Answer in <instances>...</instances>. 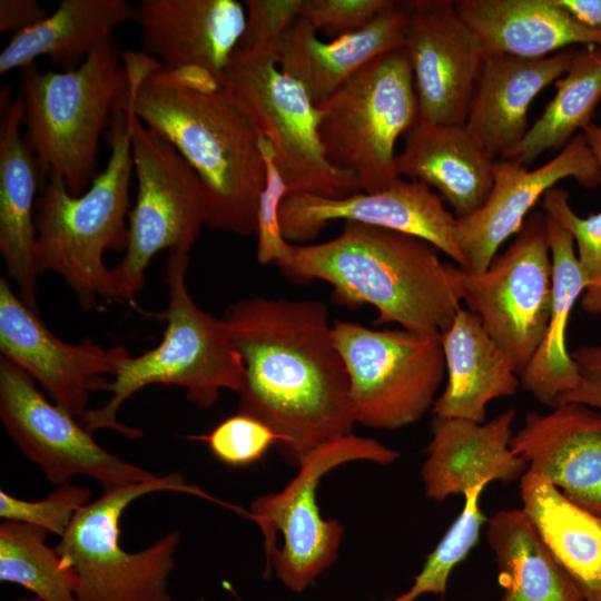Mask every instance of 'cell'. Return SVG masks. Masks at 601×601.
Returning <instances> with one entry per match:
<instances>
[{"label": "cell", "instance_id": "1", "mask_svg": "<svg viewBox=\"0 0 601 601\" xmlns=\"http://www.w3.org/2000/svg\"><path fill=\"white\" fill-rule=\"evenodd\" d=\"M224 319L244 366L239 412L274 431L288 464L352 434L349 378L325 303L255 296Z\"/></svg>", "mask_w": 601, "mask_h": 601}, {"label": "cell", "instance_id": "2", "mask_svg": "<svg viewBox=\"0 0 601 601\" xmlns=\"http://www.w3.org/2000/svg\"><path fill=\"white\" fill-rule=\"evenodd\" d=\"M129 76L127 106L136 118L185 158L206 197V226L249 236L266 183L259 135L221 88L201 90L176 81L145 52L122 55Z\"/></svg>", "mask_w": 601, "mask_h": 601}, {"label": "cell", "instance_id": "3", "mask_svg": "<svg viewBox=\"0 0 601 601\" xmlns=\"http://www.w3.org/2000/svg\"><path fill=\"white\" fill-rule=\"evenodd\" d=\"M277 266L297 282L321 279L336 300L370 304L377 323H395L420 333L447 329L461 308L451 275L430 243L392 229L344 221L335 238L292 245Z\"/></svg>", "mask_w": 601, "mask_h": 601}, {"label": "cell", "instance_id": "4", "mask_svg": "<svg viewBox=\"0 0 601 601\" xmlns=\"http://www.w3.org/2000/svg\"><path fill=\"white\" fill-rule=\"evenodd\" d=\"M110 120V155L89 187L72 195L60 177L50 175L41 184L36 205L40 274H58L86 309L95 308L100 299H116L104 257L108 250L126 249L128 240L134 171L130 109H116Z\"/></svg>", "mask_w": 601, "mask_h": 601}, {"label": "cell", "instance_id": "5", "mask_svg": "<svg viewBox=\"0 0 601 601\" xmlns=\"http://www.w3.org/2000/svg\"><path fill=\"white\" fill-rule=\"evenodd\" d=\"M189 253L169 252L166 260L168 306L164 312L166 329L161 342L138 356L118 346L114 380L106 390L107 403L88 410L81 424L90 433L110 428L130 439L140 430L121 424V405L141 388L152 384L185 388L189 401L208 408L223 390L238 394L244 386V366L235 348L226 321L204 312L190 297L186 285Z\"/></svg>", "mask_w": 601, "mask_h": 601}, {"label": "cell", "instance_id": "6", "mask_svg": "<svg viewBox=\"0 0 601 601\" xmlns=\"http://www.w3.org/2000/svg\"><path fill=\"white\" fill-rule=\"evenodd\" d=\"M129 91L114 38L97 47L72 70H21L19 97L26 140L37 157L41 184L60 177L72 195L95 178L100 136Z\"/></svg>", "mask_w": 601, "mask_h": 601}, {"label": "cell", "instance_id": "7", "mask_svg": "<svg viewBox=\"0 0 601 601\" xmlns=\"http://www.w3.org/2000/svg\"><path fill=\"white\" fill-rule=\"evenodd\" d=\"M162 491L228 506L178 472L104 492L77 512L55 548L75 574L78 601H173L168 580L181 533L170 531L138 552H128L120 543L124 511L137 499Z\"/></svg>", "mask_w": 601, "mask_h": 601}, {"label": "cell", "instance_id": "8", "mask_svg": "<svg viewBox=\"0 0 601 601\" xmlns=\"http://www.w3.org/2000/svg\"><path fill=\"white\" fill-rule=\"evenodd\" d=\"M324 154L351 175L362 193L390 187L397 173L395 146L420 119L405 48L385 52L317 106Z\"/></svg>", "mask_w": 601, "mask_h": 601}, {"label": "cell", "instance_id": "9", "mask_svg": "<svg viewBox=\"0 0 601 601\" xmlns=\"http://www.w3.org/2000/svg\"><path fill=\"white\" fill-rule=\"evenodd\" d=\"M220 86L270 142L288 194L342 198L361 193L354 178L326 158L317 107L303 85L280 69L273 49H237Z\"/></svg>", "mask_w": 601, "mask_h": 601}, {"label": "cell", "instance_id": "10", "mask_svg": "<svg viewBox=\"0 0 601 601\" xmlns=\"http://www.w3.org/2000/svg\"><path fill=\"white\" fill-rule=\"evenodd\" d=\"M398 453L378 441L349 434L326 443L303 457L298 473L279 492L253 500L246 518L264 538L265 570L270 568L290 591L302 592L337 559L344 528L325 520L317 504V487L333 469L353 461L387 465Z\"/></svg>", "mask_w": 601, "mask_h": 601}, {"label": "cell", "instance_id": "11", "mask_svg": "<svg viewBox=\"0 0 601 601\" xmlns=\"http://www.w3.org/2000/svg\"><path fill=\"white\" fill-rule=\"evenodd\" d=\"M130 112L138 187L128 216L126 254L111 268L116 299L127 302L144 287L151 259L164 249L189 253L207 218L205 190L195 170L171 144Z\"/></svg>", "mask_w": 601, "mask_h": 601}, {"label": "cell", "instance_id": "12", "mask_svg": "<svg viewBox=\"0 0 601 601\" xmlns=\"http://www.w3.org/2000/svg\"><path fill=\"white\" fill-rule=\"evenodd\" d=\"M333 337L348 374L356 423L396 430L434 405L446 373L441 334L335 321Z\"/></svg>", "mask_w": 601, "mask_h": 601}, {"label": "cell", "instance_id": "13", "mask_svg": "<svg viewBox=\"0 0 601 601\" xmlns=\"http://www.w3.org/2000/svg\"><path fill=\"white\" fill-rule=\"evenodd\" d=\"M460 302L483 327L521 375L546 329L552 305V259L548 217H526L508 249L482 273L450 267Z\"/></svg>", "mask_w": 601, "mask_h": 601}, {"label": "cell", "instance_id": "14", "mask_svg": "<svg viewBox=\"0 0 601 601\" xmlns=\"http://www.w3.org/2000/svg\"><path fill=\"white\" fill-rule=\"evenodd\" d=\"M0 418L11 440L52 484L86 475L108 492L158 476L101 447L75 416L48 400L23 370L2 356Z\"/></svg>", "mask_w": 601, "mask_h": 601}, {"label": "cell", "instance_id": "15", "mask_svg": "<svg viewBox=\"0 0 601 601\" xmlns=\"http://www.w3.org/2000/svg\"><path fill=\"white\" fill-rule=\"evenodd\" d=\"M355 221L418 237L466 268L456 242L457 217L427 185L397 178L376 193L331 198L311 193H289L279 207V226L288 243L315 238L331 221Z\"/></svg>", "mask_w": 601, "mask_h": 601}, {"label": "cell", "instance_id": "16", "mask_svg": "<svg viewBox=\"0 0 601 601\" xmlns=\"http://www.w3.org/2000/svg\"><path fill=\"white\" fill-rule=\"evenodd\" d=\"M420 121L464 124L485 53L452 0L403 1Z\"/></svg>", "mask_w": 601, "mask_h": 601}, {"label": "cell", "instance_id": "17", "mask_svg": "<svg viewBox=\"0 0 601 601\" xmlns=\"http://www.w3.org/2000/svg\"><path fill=\"white\" fill-rule=\"evenodd\" d=\"M0 352L39 383L55 404L82 417L90 393L106 390L102 375L114 374L118 346L107 349L90 338L78 344L61 341L1 277Z\"/></svg>", "mask_w": 601, "mask_h": 601}, {"label": "cell", "instance_id": "18", "mask_svg": "<svg viewBox=\"0 0 601 601\" xmlns=\"http://www.w3.org/2000/svg\"><path fill=\"white\" fill-rule=\"evenodd\" d=\"M565 178L585 188L601 185L600 168L581 132L554 158L531 170L511 159L495 160L486 200L471 215L457 218L455 236L465 269L486 270L500 246L521 230L534 205Z\"/></svg>", "mask_w": 601, "mask_h": 601}, {"label": "cell", "instance_id": "19", "mask_svg": "<svg viewBox=\"0 0 601 601\" xmlns=\"http://www.w3.org/2000/svg\"><path fill=\"white\" fill-rule=\"evenodd\" d=\"M510 447L528 470L568 499L601 516V412L564 403L548 414L531 412Z\"/></svg>", "mask_w": 601, "mask_h": 601}, {"label": "cell", "instance_id": "20", "mask_svg": "<svg viewBox=\"0 0 601 601\" xmlns=\"http://www.w3.org/2000/svg\"><path fill=\"white\" fill-rule=\"evenodd\" d=\"M134 21L142 52L164 68L196 66L220 80L243 37L246 10L237 0H140Z\"/></svg>", "mask_w": 601, "mask_h": 601}, {"label": "cell", "instance_id": "21", "mask_svg": "<svg viewBox=\"0 0 601 601\" xmlns=\"http://www.w3.org/2000/svg\"><path fill=\"white\" fill-rule=\"evenodd\" d=\"M19 96L1 95L0 120V253L7 276L23 303L39 314L37 282L36 194L41 174L36 155L21 135Z\"/></svg>", "mask_w": 601, "mask_h": 601}, {"label": "cell", "instance_id": "22", "mask_svg": "<svg viewBox=\"0 0 601 601\" xmlns=\"http://www.w3.org/2000/svg\"><path fill=\"white\" fill-rule=\"evenodd\" d=\"M406 29L405 6L393 1L363 29L332 41L321 40L299 19L277 40L273 52L280 69L303 85L317 107L375 58L403 48Z\"/></svg>", "mask_w": 601, "mask_h": 601}, {"label": "cell", "instance_id": "23", "mask_svg": "<svg viewBox=\"0 0 601 601\" xmlns=\"http://www.w3.org/2000/svg\"><path fill=\"white\" fill-rule=\"evenodd\" d=\"M574 49L540 59L485 56L464 126L492 159L504 158L524 138L530 105L568 71Z\"/></svg>", "mask_w": 601, "mask_h": 601}, {"label": "cell", "instance_id": "24", "mask_svg": "<svg viewBox=\"0 0 601 601\" xmlns=\"http://www.w3.org/2000/svg\"><path fill=\"white\" fill-rule=\"evenodd\" d=\"M514 416V410L486 423L435 416L421 470L425 495L443 501L482 483L521 479L528 464L510 447Z\"/></svg>", "mask_w": 601, "mask_h": 601}, {"label": "cell", "instance_id": "25", "mask_svg": "<svg viewBox=\"0 0 601 601\" xmlns=\"http://www.w3.org/2000/svg\"><path fill=\"white\" fill-rule=\"evenodd\" d=\"M494 161L464 124L418 120L405 135L396 166L400 177L434 187L462 218L486 200Z\"/></svg>", "mask_w": 601, "mask_h": 601}, {"label": "cell", "instance_id": "26", "mask_svg": "<svg viewBox=\"0 0 601 601\" xmlns=\"http://www.w3.org/2000/svg\"><path fill=\"white\" fill-rule=\"evenodd\" d=\"M454 4L485 56L540 59L574 46L601 45V31L579 23L556 0H457Z\"/></svg>", "mask_w": 601, "mask_h": 601}, {"label": "cell", "instance_id": "27", "mask_svg": "<svg viewBox=\"0 0 601 601\" xmlns=\"http://www.w3.org/2000/svg\"><path fill=\"white\" fill-rule=\"evenodd\" d=\"M441 342L447 382L434 402L435 416L483 423L486 405L515 394L521 384L510 359L477 315L462 307Z\"/></svg>", "mask_w": 601, "mask_h": 601}, {"label": "cell", "instance_id": "28", "mask_svg": "<svg viewBox=\"0 0 601 601\" xmlns=\"http://www.w3.org/2000/svg\"><path fill=\"white\" fill-rule=\"evenodd\" d=\"M134 17L135 4L127 0H63L41 22L12 35L0 53V75L22 70L40 57L72 70Z\"/></svg>", "mask_w": 601, "mask_h": 601}, {"label": "cell", "instance_id": "29", "mask_svg": "<svg viewBox=\"0 0 601 601\" xmlns=\"http://www.w3.org/2000/svg\"><path fill=\"white\" fill-rule=\"evenodd\" d=\"M548 240L552 259L551 313L543 338L521 373L520 382L540 403L554 407L558 398L579 382L565 336L573 306L588 284L572 235L549 217Z\"/></svg>", "mask_w": 601, "mask_h": 601}, {"label": "cell", "instance_id": "30", "mask_svg": "<svg viewBox=\"0 0 601 601\" xmlns=\"http://www.w3.org/2000/svg\"><path fill=\"white\" fill-rule=\"evenodd\" d=\"M523 511L585 600L601 599V516L526 472L520 479Z\"/></svg>", "mask_w": 601, "mask_h": 601}, {"label": "cell", "instance_id": "31", "mask_svg": "<svg viewBox=\"0 0 601 601\" xmlns=\"http://www.w3.org/2000/svg\"><path fill=\"white\" fill-rule=\"evenodd\" d=\"M486 539L503 588L499 601H585L523 509L493 514L487 520Z\"/></svg>", "mask_w": 601, "mask_h": 601}, {"label": "cell", "instance_id": "32", "mask_svg": "<svg viewBox=\"0 0 601 601\" xmlns=\"http://www.w3.org/2000/svg\"><path fill=\"white\" fill-rule=\"evenodd\" d=\"M542 115L504 158L529 167L541 154L562 149L591 122L601 101V45L581 46Z\"/></svg>", "mask_w": 601, "mask_h": 601}, {"label": "cell", "instance_id": "33", "mask_svg": "<svg viewBox=\"0 0 601 601\" xmlns=\"http://www.w3.org/2000/svg\"><path fill=\"white\" fill-rule=\"evenodd\" d=\"M49 534L37 525L2 522L0 581L19 584L42 601H78L75 574L46 544Z\"/></svg>", "mask_w": 601, "mask_h": 601}, {"label": "cell", "instance_id": "34", "mask_svg": "<svg viewBox=\"0 0 601 601\" xmlns=\"http://www.w3.org/2000/svg\"><path fill=\"white\" fill-rule=\"evenodd\" d=\"M486 485L479 484L464 493L462 512L430 553L413 584L405 592L386 601H416L424 594L445 598L451 572L476 544L481 528L486 521L480 505L481 494Z\"/></svg>", "mask_w": 601, "mask_h": 601}, {"label": "cell", "instance_id": "35", "mask_svg": "<svg viewBox=\"0 0 601 601\" xmlns=\"http://www.w3.org/2000/svg\"><path fill=\"white\" fill-rule=\"evenodd\" d=\"M543 213L573 237L577 258L588 287L582 295L581 306L591 315L601 314V211L587 217L578 215L570 204L566 190L553 187L542 198Z\"/></svg>", "mask_w": 601, "mask_h": 601}, {"label": "cell", "instance_id": "36", "mask_svg": "<svg viewBox=\"0 0 601 601\" xmlns=\"http://www.w3.org/2000/svg\"><path fill=\"white\" fill-rule=\"evenodd\" d=\"M91 501L88 487L63 483L40 501H27L0 491V516L4 521L40 526L50 534H65L77 512Z\"/></svg>", "mask_w": 601, "mask_h": 601}, {"label": "cell", "instance_id": "37", "mask_svg": "<svg viewBox=\"0 0 601 601\" xmlns=\"http://www.w3.org/2000/svg\"><path fill=\"white\" fill-rule=\"evenodd\" d=\"M193 439L205 441L217 460L231 466L259 461L278 440L268 425L240 412L218 423L209 433Z\"/></svg>", "mask_w": 601, "mask_h": 601}, {"label": "cell", "instance_id": "38", "mask_svg": "<svg viewBox=\"0 0 601 601\" xmlns=\"http://www.w3.org/2000/svg\"><path fill=\"white\" fill-rule=\"evenodd\" d=\"M259 144L267 175L257 210L256 258L262 265H278L288 256L292 247V244L284 238L279 226V207L288 190L276 168L270 142L260 137Z\"/></svg>", "mask_w": 601, "mask_h": 601}, {"label": "cell", "instance_id": "39", "mask_svg": "<svg viewBox=\"0 0 601 601\" xmlns=\"http://www.w3.org/2000/svg\"><path fill=\"white\" fill-rule=\"evenodd\" d=\"M393 0H304L300 19L316 32L341 37L363 29Z\"/></svg>", "mask_w": 601, "mask_h": 601}, {"label": "cell", "instance_id": "40", "mask_svg": "<svg viewBox=\"0 0 601 601\" xmlns=\"http://www.w3.org/2000/svg\"><path fill=\"white\" fill-rule=\"evenodd\" d=\"M304 0H246V24L238 50L273 49L300 19Z\"/></svg>", "mask_w": 601, "mask_h": 601}, {"label": "cell", "instance_id": "41", "mask_svg": "<svg viewBox=\"0 0 601 601\" xmlns=\"http://www.w3.org/2000/svg\"><path fill=\"white\" fill-rule=\"evenodd\" d=\"M571 357L579 372V382L558 398L556 405L579 403L601 412V344L581 346L571 353Z\"/></svg>", "mask_w": 601, "mask_h": 601}, {"label": "cell", "instance_id": "42", "mask_svg": "<svg viewBox=\"0 0 601 601\" xmlns=\"http://www.w3.org/2000/svg\"><path fill=\"white\" fill-rule=\"evenodd\" d=\"M48 14L37 0H1L0 31H23L41 22Z\"/></svg>", "mask_w": 601, "mask_h": 601}, {"label": "cell", "instance_id": "43", "mask_svg": "<svg viewBox=\"0 0 601 601\" xmlns=\"http://www.w3.org/2000/svg\"><path fill=\"white\" fill-rule=\"evenodd\" d=\"M579 23L601 31V0H556Z\"/></svg>", "mask_w": 601, "mask_h": 601}, {"label": "cell", "instance_id": "44", "mask_svg": "<svg viewBox=\"0 0 601 601\" xmlns=\"http://www.w3.org/2000/svg\"><path fill=\"white\" fill-rule=\"evenodd\" d=\"M581 134L601 171V125L591 121L581 130Z\"/></svg>", "mask_w": 601, "mask_h": 601}, {"label": "cell", "instance_id": "45", "mask_svg": "<svg viewBox=\"0 0 601 601\" xmlns=\"http://www.w3.org/2000/svg\"><path fill=\"white\" fill-rule=\"evenodd\" d=\"M20 601H42V600L35 595V597L31 598V599L20 600Z\"/></svg>", "mask_w": 601, "mask_h": 601}, {"label": "cell", "instance_id": "46", "mask_svg": "<svg viewBox=\"0 0 601 601\" xmlns=\"http://www.w3.org/2000/svg\"><path fill=\"white\" fill-rule=\"evenodd\" d=\"M585 601H601V599L600 600H585Z\"/></svg>", "mask_w": 601, "mask_h": 601}]
</instances>
